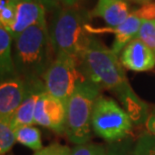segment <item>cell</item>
I'll return each instance as SVG.
<instances>
[{"label": "cell", "mask_w": 155, "mask_h": 155, "mask_svg": "<svg viewBox=\"0 0 155 155\" xmlns=\"http://www.w3.org/2000/svg\"><path fill=\"white\" fill-rule=\"evenodd\" d=\"M78 63L85 78L101 89L117 93L130 85L118 55L96 35H90Z\"/></svg>", "instance_id": "7a4b0ae2"}, {"label": "cell", "mask_w": 155, "mask_h": 155, "mask_svg": "<svg viewBox=\"0 0 155 155\" xmlns=\"http://www.w3.org/2000/svg\"><path fill=\"white\" fill-rule=\"evenodd\" d=\"M3 1V0H0V4H1V2Z\"/></svg>", "instance_id": "f1b7e54d"}, {"label": "cell", "mask_w": 155, "mask_h": 155, "mask_svg": "<svg viewBox=\"0 0 155 155\" xmlns=\"http://www.w3.org/2000/svg\"><path fill=\"white\" fill-rule=\"evenodd\" d=\"M14 133L17 142L36 151V152L43 148L41 142V133L38 128L32 126V125L23 126L14 130Z\"/></svg>", "instance_id": "2e32d148"}, {"label": "cell", "mask_w": 155, "mask_h": 155, "mask_svg": "<svg viewBox=\"0 0 155 155\" xmlns=\"http://www.w3.org/2000/svg\"><path fill=\"white\" fill-rule=\"evenodd\" d=\"M85 0H59L61 6L67 8H80Z\"/></svg>", "instance_id": "484cf974"}, {"label": "cell", "mask_w": 155, "mask_h": 155, "mask_svg": "<svg viewBox=\"0 0 155 155\" xmlns=\"http://www.w3.org/2000/svg\"><path fill=\"white\" fill-rule=\"evenodd\" d=\"M133 124L119 104L110 97L99 95L92 112V130L107 141L114 143L129 137Z\"/></svg>", "instance_id": "5b68a950"}, {"label": "cell", "mask_w": 155, "mask_h": 155, "mask_svg": "<svg viewBox=\"0 0 155 155\" xmlns=\"http://www.w3.org/2000/svg\"><path fill=\"white\" fill-rule=\"evenodd\" d=\"M15 142V133L11 124L0 121V155L8 152Z\"/></svg>", "instance_id": "e0dca14e"}, {"label": "cell", "mask_w": 155, "mask_h": 155, "mask_svg": "<svg viewBox=\"0 0 155 155\" xmlns=\"http://www.w3.org/2000/svg\"><path fill=\"white\" fill-rule=\"evenodd\" d=\"M126 0H98L95 7L89 13L91 17H99L108 27H117L130 14Z\"/></svg>", "instance_id": "7c38bea8"}, {"label": "cell", "mask_w": 155, "mask_h": 155, "mask_svg": "<svg viewBox=\"0 0 155 155\" xmlns=\"http://www.w3.org/2000/svg\"><path fill=\"white\" fill-rule=\"evenodd\" d=\"M28 85L30 86L31 90L25 99L23 100L17 111L15 112L14 117H13L11 122V126L14 130H16L19 127L30 126V125L34 123V113L36 104H37L40 94L42 92H45L43 81Z\"/></svg>", "instance_id": "5bb4252c"}, {"label": "cell", "mask_w": 155, "mask_h": 155, "mask_svg": "<svg viewBox=\"0 0 155 155\" xmlns=\"http://www.w3.org/2000/svg\"><path fill=\"white\" fill-rule=\"evenodd\" d=\"M142 19L135 14L132 11L129 16L126 18L122 24L117 27H93L90 24L86 25V30L89 34L97 35V34H104V33H112L114 34V41L111 46V50L115 54L121 53L123 48L126 46L130 41L137 37V34L139 32L140 26L142 24Z\"/></svg>", "instance_id": "9c48e42d"}, {"label": "cell", "mask_w": 155, "mask_h": 155, "mask_svg": "<svg viewBox=\"0 0 155 155\" xmlns=\"http://www.w3.org/2000/svg\"><path fill=\"white\" fill-rule=\"evenodd\" d=\"M34 123L48 128L57 134L65 133L66 106L63 102L42 92L35 107Z\"/></svg>", "instance_id": "52a82bcc"}, {"label": "cell", "mask_w": 155, "mask_h": 155, "mask_svg": "<svg viewBox=\"0 0 155 155\" xmlns=\"http://www.w3.org/2000/svg\"><path fill=\"white\" fill-rule=\"evenodd\" d=\"M100 89L86 79L78 85L68 99L65 134L72 143L81 145L89 142L92 136V112Z\"/></svg>", "instance_id": "277c9868"}, {"label": "cell", "mask_w": 155, "mask_h": 155, "mask_svg": "<svg viewBox=\"0 0 155 155\" xmlns=\"http://www.w3.org/2000/svg\"><path fill=\"white\" fill-rule=\"evenodd\" d=\"M115 95L133 125L138 126L146 123L147 118L150 114L149 105L137 96L130 85L121 89L120 91L115 93Z\"/></svg>", "instance_id": "4fadbf2b"}, {"label": "cell", "mask_w": 155, "mask_h": 155, "mask_svg": "<svg viewBox=\"0 0 155 155\" xmlns=\"http://www.w3.org/2000/svg\"><path fill=\"white\" fill-rule=\"evenodd\" d=\"M119 60L123 67L136 72L150 71L155 67L154 53L137 38L123 48Z\"/></svg>", "instance_id": "8fae6325"}, {"label": "cell", "mask_w": 155, "mask_h": 155, "mask_svg": "<svg viewBox=\"0 0 155 155\" xmlns=\"http://www.w3.org/2000/svg\"><path fill=\"white\" fill-rule=\"evenodd\" d=\"M135 142L130 137L121 141L109 143L106 146V155H135Z\"/></svg>", "instance_id": "d6986e66"}, {"label": "cell", "mask_w": 155, "mask_h": 155, "mask_svg": "<svg viewBox=\"0 0 155 155\" xmlns=\"http://www.w3.org/2000/svg\"><path fill=\"white\" fill-rule=\"evenodd\" d=\"M138 17L142 20H155V1L149 2L147 4L140 6L139 8L133 11Z\"/></svg>", "instance_id": "603a6c76"}, {"label": "cell", "mask_w": 155, "mask_h": 155, "mask_svg": "<svg viewBox=\"0 0 155 155\" xmlns=\"http://www.w3.org/2000/svg\"><path fill=\"white\" fill-rule=\"evenodd\" d=\"M31 88L18 75L0 81V121L11 124L15 112Z\"/></svg>", "instance_id": "ba28073f"}, {"label": "cell", "mask_w": 155, "mask_h": 155, "mask_svg": "<svg viewBox=\"0 0 155 155\" xmlns=\"http://www.w3.org/2000/svg\"><path fill=\"white\" fill-rule=\"evenodd\" d=\"M7 2H11V3H18V2H23V1H30V0H5Z\"/></svg>", "instance_id": "83f0119b"}, {"label": "cell", "mask_w": 155, "mask_h": 155, "mask_svg": "<svg viewBox=\"0 0 155 155\" xmlns=\"http://www.w3.org/2000/svg\"><path fill=\"white\" fill-rule=\"evenodd\" d=\"M135 155H155V136L149 133L143 134L135 142Z\"/></svg>", "instance_id": "ffe728a7"}, {"label": "cell", "mask_w": 155, "mask_h": 155, "mask_svg": "<svg viewBox=\"0 0 155 155\" xmlns=\"http://www.w3.org/2000/svg\"><path fill=\"white\" fill-rule=\"evenodd\" d=\"M71 155H106V146L98 143L87 142L76 145L71 150Z\"/></svg>", "instance_id": "44dd1931"}, {"label": "cell", "mask_w": 155, "mask_h": 155, "mask_svg": "<svg viewBox=\"0 0 155 155\" xmlns=\"http://www.w3.org/2000/svg\"><path fill=\"white\" fill-rule=\"evenodd\" d=\"M37 1L44 6L46 11L49 12H54L56 9L61 6L59 0H37Z\"/></svg>", "instance_id": "cb8c5ba5"}, {"label": "cell", "mask_w": 155, "mask_h": 155, "mask_svg": "<svg viewBox=\"0 0 155 155\" xmlns=\"http://www.w3.org/2000/svg\"><path fill=\"white\" fill-rule=\"evenodd\" d=\"M136 38L142 41L155 55V20L142 21Z\"/></svg>", "instance_id": "ac0fdd59"}, {"label": "cell", "mask_w": 155, "mask_h": 155, "mask_svg": "<svg viewBox=\"0 0 155 155\" xmlns=\"http://www.w3.org/2000/svg\"><path fill=\"white\" fill-rule=\"evenodd\" d=\"M127 2H131V3H134V4H138V5H145L149 2H152L155 1V0H126Z\"/></svg>", "instance_id": "4316f807"}, {"label": "cell", "mask_w": 155, "mask_h": 155, "mask_svg": "<svg viewBox=\"0 0 155 155\" xmlns=\"http://www.w3.org/2000/svg\"><path fill=\"white\" fill-rule=\"evenodd\" d=\"M34 155H71V149L66 145L52 143L35 152Z\"/></svg>", "instance_id": "7402d4cb"}, {"label": "cell", "mask_w": 155, "mask_h": 155, "mask_svg": "<svg viewBox=\"0 0 155 155\" xmlns=\"http://www.w3.org/2000/svg\"><path fill=\"white\" fill-rule=\"evenodd\" d=\"M46 18V9L37 0L14 3V20L8 33L14 40L26 29Z\"/></svg>", "instance_id": "30bf717a"}, {"label": "cell", "mask_w": 155, "mask_h": 155, "mask_svg": "<svg viewBox=\"0 0 155 155\" xmlns=\"http://www.w3.org/2000/svg\"><path fill=\"white\" fill-rule=\"evenodd\" d=\"M145 126H146L148 133L155 136V108H153V109L150 111V114L147 118Z\"/></svg>", "instance_id": "d4e9b609"}, {"label": "cell", "mask_w": 155, "mask_h": 155, "mask_svg": "<svg viewBox=\"0 0 155 155\" xmlns=\"http://www.w3.org/2000/svg\"><path fill=\"white\" fill-rule=\"evenodd\" d=\"M13 39L0 24V81L16 76L12 56Z\"/></svg>", "instance_id": "9a60e30c"}, {"label": "cell", "mask_w": 155, "mask_h": 155, "mask_svg": "<svg viewBox=\"0 0 155 155\" xmlns=\"http://www.w3.org/2000/svg\"><path fill=\"white\" fill-rule=\"evenodd\" d=\"M86 78L78 60L66 54H56L53 62L43 75L45 91L56 99L66 103L75 89Z\"/></svg>", "instance_id": "8992f818"}, {"label": "cell", "mask_w": 155, "mask_h": 155, "mask_svg": "<svg viewBox=\"0 0 155 155\" xmlns=\"http://www.w3.org/2000/svg\"><path fill=\"white\" fill-rule=\"evenodd\" d=\"M13 45L16 75L28 84L43 81V75L53 62L55 54L46 18L22 32L13 40Z\"/></svg>", "instance_id": "6da1fadb"}, {"label": "cell", "mask_w": 155, "mask_h": 155, "mask_svg": "<svg viewBox=\"0 0 155 155\" xmlns=\"http://www.w3.org/2000/svg\"><path fill=\"white\" fill-rule=\"evenodd\" d=\"M89 13L80 8L60 6L53 12L49 33L54 53L66 54L79 61L91 34L86 30Z\"/></svg>", "instance_id": "3957f363"}]
</instances>
